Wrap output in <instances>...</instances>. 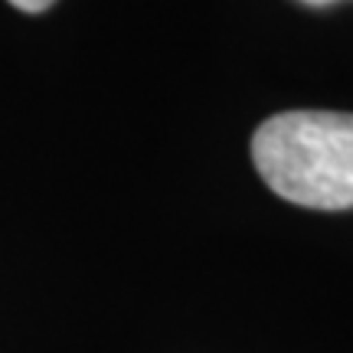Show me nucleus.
<instances>
[{"mask_svg":"<svg viewBox=\"0 0 353 353\" xmlns=\"http://www.w3.org/2000/svg\"><path fill=\"white\" fill-rule=\"evenodd\" d=\"M304 3H314V7H321V3H330V0H304Z\"/></svg>","mask_w":353,"mask_h":353,"instance_id":"3","label":"nucleus"},{"mask_svg":"<svg viewBox=\"0 0 353 353\" xmlns=\"http://www.w3.org/2000/svg\"><path fill=\"white\" fill-rule=\"evenodd\" d=\"M252 161L281 200L307 210H353V114H272L255 128Z\"/></svg>","mask_w":353,"mask_h":353,"instance_id":"1","label":"nucleus"},{"mask_svg":"<svg viewBox=\"0 0 353 353\" xmlns=\"http://www.w3.org/2000/svg\"><path fill=\"white\" fill-rule=\"evenodd\" d=\"M10 3L23 13H43V10H50L56 0H10Z\"/></svg>","mask_w":353,"mask_h":353,"instance_id":"2","label":"nucleus"}]
</instances>
